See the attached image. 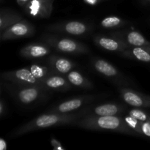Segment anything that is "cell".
Masks as SVG:
<instances>
[{
  "mask_svg": "<svg viewBox=\"0 0 150 150\" xmlns=\"http://www.w3.org/2000/svg\"><path fill=\"white\" fill-rule=\"evenodd\" d=\"M123 107L117 103L102 104L95 107L92 109H86L85 108L86 115H94V116H116L121 114L123 111Z\"/></svg>",
  "mask_w": 150,
  "mask_h": 150,
  "instance_id": "cell-16",
  "label": "cell"
},
{
  "mask_svg": "<svg viewBox=\"0 0 150 150\" xmlns=\"http://www.w3.org/2000/svg\"><path fill=\"white\" fill-rule=\"evenodd\" d=\"M5 108H6V105H4V101H3V100L1 99V101H0V115H1V117H3L4 113H5L6 111Z\"/></svg>",
  "mask_w": 150,
  "mask_h": 150,
  "instance_id": "cell-26",
  "label": "cell"
},
{
  "mask_svg": "<svg viewBox=\"0 0 150 150\" xmlns=\"http://www.w3.org/2000/svg\"><path fill=\"white\" fill-rule=\"evenodd\" d=\"M92 64L94 69L98 73L108 79H114L115 80L122 79V75L118 69L106 60L103 59H95L92 61Z\"/></svg>",
  "mask_w": 150,
  "mask_h": 150,
  "instance_id": "cell-14",
  "label": "cell"
},
{
  "mask_svg": "<svg viewBox=\"0 0 150 150\" xmlns=\"http://www.w3.org/2000/svg\"><path fill=\"white\" fill-rule=\"evenodd\" d=\"M85 115H86L85 109L77 113L72 112L67 114L47 113L33 119L15 130L12 133L11 136L13 138L18 137L35 130L48 128V127H59V126L67 125H74L75 123L79 119L84 117Z\"/></svg>",
  "mask_w": 150,
  "mask_h": 150,
  "instance_id": "cell-1",
  "label": "cell"
},
{
  "mask_svg": "<svg viewBox=\"0 0 150 150\" xmlns=\"http://www.w3.org/2000/svg\"><path fill=\"white\" fill-rule=\"evenodd\" d=\"M1 78L5 81H10L16 86H44L42 81L37 79L29 68H21L12 71L4 72ZM45 87V86H44Z\"/></svg>",
  "mask_w": 150,
  "mask_h": 150,
  "instance_id": "cell-5",
  "label": "cell"
},
{
  "mask_svg": "<svg viewBox=\"0 0 150 150\" xmlns=\"http://www.w3.org/2000/svg\"><path fill=\"white\" fill-rule=\"evenodd\" d=\"M48 63L56 73L61 75H67L76 65L71 60L57 55L50 56Z\"/></svg>",
  "mask_w": 150,
  "mask_h": 150,
  "instance_id": "cell-15",
  "label": "cell"
},
{
  "mask_svg": "<svg viewBox=\"0 0 150 150\" xmlns=\"http://www.w3.org/2000/svg\"><path fill=\"white\" fill-rule=\"evenodd\" d=\"M43 86L48 89L65 92L71 89V84L68 80L57 74H53L42 79Z\"/></svg>",
  "mask_w": 150,
  "mask_h": 150,
  "instance_id": "cell-17",
  "label": "cell"
},
{
  "mask_svg": "<svg viewBox=\"0 0 150 150\" xmlns=\"http://www.w3.org/2000/svg\"><path fill=\"white\" fill-rule=\"evenodd\" d=\"M149 47H150V46H149Z\"/></svg>",
  "mask_w": 150,
  "mask_h": 150,
  "instance_id": "cell-31",
  "label": "cell"
},
{
  "mask_svg": "<svg viewBox=\"0 0 150 150\" xmlns=\"http://www.w3.org/2000/svg\"><path fill=\"white\" fill-rule=\"evenodd\" d=\"M51 144L54 149L56 150H64V147L62 146V144L56 139H51Z\"/></svg>",
  "mask_w": 150,
  "mask_h": 150,
  "instance_id": "cell-25",
  "label": "cell"
},
{
  "mask_svg": "<svg viewBox=\"0 0 150 150\" xmlns=\"http://www.w3.org/2000/svg\"><path fill=\"white\" fill-rule=\"evenodd\" d=\"M112 36L119 38L127 43L130 47H149L150 42L137 31H124L115 32Z\"/></svg>",
  "mask_w": 150,
  "mask_h": 150,
  "instance_id": "cell-12",
  "label": "cell"
},
{
  "mask_svg": "<svg viewBox=\"0 0 150 150\" xmlns=\"http://www.w3.org/2000/svg\"><path fill=\"white\" fill-rule=\"evenodd\" d=\"M149 1H150V0H149Z\"/></svg>",
  "mask_w": 150,
  "mask_h": 150,
  "instance_id": "cell-30",
  "label": "cell"
},
{
  "mask_svg": "<svg viewBox=\"0 0 150 150\" xmlns=\"http://www.w3.org/2000/svg\"><path fill=\"white\" fill-rule=\"evenodd\" d=\"M127 22L123 20L121 18L117 16H108L103 19L100 22V25L105 29H114V28H120L127 24Z\"/></svg>",
  "mask_w": 150,
  "mask_h": 150,
  "instance_id": "cell-21",
  "label": "cell"
},
{
  "mask_svg": "<svg viewBox=\"0 0 150 150\" xmlns=\"http://www.w3.org/2000/svg\"><path fill=\"white\" fill-rule=\"evenodd\" d=\"M51 51L48 44L29 43L21 48L19 54L24 58L36 59L48 55Z\"/></svg>",
  "mask_w": 150,
  "mask_h": 150,
  "instance_id": "cell-13",
  "label": "cell"
},
{
  "mask_svg": "<svg viewBox=\"0 0 150 150\" xmlns=\"http://www.w3.org/2000/svg\"><path fill=\"white\" fill-rule=\"evenodd\" d=\"M120 54L125 58L142 62H150V47H130Z\"/></svg>",
  "mask_w": 150,
  "mask_h": 150,
  "instance_id": "cell-18",
  "label": "cell"
},
{
  "mask_svg": "<svg viewBox=\"0 0 150 150\" xmlns=\"http://www.w3.org/2000/svg\"><path fill=\"white\" fill-rule=\"evenodd\" d=\"M35 27L32 23L21 20L0 33V39L1 41H6L29 38L35 34Z\"/></svg>",
  "mask_w": 150,
  "mask_h": 150,
  "instance_id": "cell-6",
  "label": "cell"
},
{
  "mask_svg": "<svg viewBox=\"0 0 150 150\" xmlns=\"http://www.w3.org/2000/svg\"><path fill=\"white\" fill-rule=\"evenodd\" d=\"M94 41L100 48L112 52L121 53L127 48H130L127 43L114 36L109 38V37L98 35L94 38Z\"/></svg>",
  "mask_w": 150,
  "mask_h": 150,
  "instance_id": "cell-11",
  "label": "cell"
},
{
  "mask_svg": "<svg viewBox=\"0 0 150 150\" xmlns=\"http://www.w3.org/2000/svg\"><path fill=\"white\" fill-rule=\"evenodd\" d=\"M67 79L70 84L76 87L85 89H90L93 88L92 82L78 71L71 70L67 74Z\"/></svg>",
  "mask_w": 150,
  "mask_h": 150,
  "instance_id": "cell-20",
  "label": "cell"
},
{
  "mask_svg": "<svg viewBox=\"0 0 150 150\" xmlns=\"http://www.w3.org/2000/svg\"><path fill=\"white\" fill-rule=\"evenodd\" d=\"M122 99L134 108H150V96L128 88H121L120 90Z\"/></svg>",
  "mask_w": 150,
  "mask_h": 150,
  "instance_id": "cell-10",
  "label": "cell"
},
{
  "mask_svg": "<svg viewBox=\"0 0 150 150\" xmlns=\"http://www.w3.org/2000/svg\"><path fill=\"white\" fill-rule=\"evenodd\" d=\"M125 121L126 122L127 125H128L129 127L132 129L133 130H134L136 133V134H139L142 136V130H141V121L140 120H137L135 117H132L130 115L125 116L124 117Z\"/></svg>",
  "mask_w": 150,
  "mask_h": 150,
  "instance_id": "cell-24",
  "label": "cell"
},
{
  "mask_svg": "<svg viewBox=\"0 0 150 150\" xmlns=\"http://www.w3.org/2000/svg\"><path fill=\"white\" fill-rule=\"evenodd\" d=\"M95 98V97L92 95H83V96L72 98L58 104L51 109L48 110L47 113H59V114L72 113L73 111L81 108L86 104H88Z\"/></svg>",
  "mask_w": 150,
  "mask_h": 150,
  "instance_id": "cell-9",
  "label": "cell"
},
{
  "mask_svg": "<svg viewBox=\"0 0 150 150\" xmlns=\"http://www.w3.org/2000/svg\"><path fill=\"white\" fill-rule=\"evenodd\" d=\"M21 20H23L22 16L17 12L10 9H1L0 12V33Z\"/></svg>",
  "mask_w": 150,
  "mask_h": 150,
  "instance_id": "cell-19",
  "label": "cell"
},
{
  "mask_svg": "<svg viewBox=\"0 0 150 150\" xmlns=\"http://www.w3.org/2000/svg\"><path fill=\"white\" fill-rule=\"evenodd\" d=\"M42 40L49 46L53 47L59 52L69 54H83L89 53L88 47L76 40L47 35H43Z\"/></svg>",
  "mask_w": 150,
  "mask_h": 150,
  "instance_id": "cell-3",
  "label": "cell"
},
{
  "mask_svg": "<svg viewBox=\"0 0 150 150\" xmlns=\"http://www.w3.org/2000/svg\"><path fill=\"white\" fill-rule=\"evenodd\" d=\"M128 114L140 121L150 122V114H148L146 111L141 109L140 108H132L131 110L129 111Z\"/></svg>",
  "mask_w": 150,
  "mask_h": 150,
  "instance_id": "cell-23",
  "label": "cell"
},
{
  "mask_svg": "<svg viewBox=\"0 0 150 150\" xmlns=\"http://www.w3.org/2000/svg\"><path fill=\"white\" fill-rule=\"evenodd\" d=\"M99 1L100 0H84L86 4H90V5H95V4H98Z\"/></svg>",
  "mask_w": 150,
  "mask_h": 150,
  "instance_id": "cell-29",
  "label": "cell"
},
{
  "mask_svg": "<svg viewBox=\"0 0 150 150\" xmlns=\"http://www.w3.org/2000/svg\"><path fill=\"white\" fill-rule=\"evenodd\" d=\"M49 89L40 86H18L16 89H11L13 95L23 105H30L39 102L44 98Z\"/></svg>",
  "mask_w": 150,
  "mask_h": 150,
  "instance_id": "cell-4",
  "label": "cell"
},
{
  "mask_svg": "<svg viewBox=\"0 0 150 150\" xmlns=\"http://www.w3.org/2000/svg\"><path fill=\"white\" fill-rule=\"evenodd\" d=\"M7 149V142L4 139H0V150H5Z\"/></svg>",
  "mask_w": 150,
  "mask_h": 150,
  "instance_id": "cell-27",
  "label": "cell"
},
{
  "mask_svg": "<svg viewBox=\"0 0 150 150\" xmlns=\"http://www.w3.org/2000/svg\"><path fill=\"white\" fill-rule=\"evenodd\" d=\"M54 0H30L24 6V11L30 17L42 19L51 17Z\"/></svg>",
  "mask_w": 150,
  "mask_h": 150,
  "instance_id": "cell-7",
  "label": "cell"
},
{
  "mask_svg": "<svg viewBox=\"0 0 150 150\" xmlns=\"http://www.w3.org/2000/svg\"><path fill=\"white\" fill-rule=\"evenodd\" d=\"M46 29L49 32H60L80 36L87 34L90 27L86 23L80 21H68L51 24L48 26Z\"/></svg>",
  "mask_w": 150,
  "mask_h": 150,
  "instance_id": "cell-8",
  "label": "cell"
},
{
  "mask_svg": "<svg viewBox=\"0 0 150 150\" xmlns=\"http://www.w3.org/2000/svg\"><path fill=\"white\" fill-rule=\"evenodd\" d=\"M75 126L90 130H108L129 135H136L125 121L118 116L86 115L79 119Z\"/></svg>",
  "mask_w": 150,
  "mask_h": 150,
  "instance_id": "cell-2",
  "label": "cell"
},
{
  "mask_svg": "<svg viewBox=\"0 0 150 150\" xmlns=\"http://www.w3.org/2000/svg\"><path fill=\"white\" fill-rule=\"evenodd\" d=\"M29 1H30V0H16L18 4L21 6V7H24V6L26 4V3H27Z\"/></svg>",
  "mask_w": 150,
  "mask_h": 150,
  "instance_id": "cell-28",
  "label": "cell"
},
{
  "mask_svg": "<svg viewBox=\"0 0 150 150\" xmlns=\"http://www.w3.org/2000/svg\"><path fill=\"white\" fill-rule=\"evenodd\" d=\"M29 70H31L32 74L40 80H42L51 75L57 74L51 68V67H45V66L38 65V64H33V65L30 66Z\"/></svg>",
  "mask_w": 150,
  "mask_h": 150,
  "instance_id": "cell-22",
  "label": "cell"
}]
</instances>
